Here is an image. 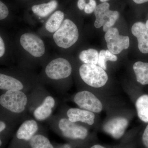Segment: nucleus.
<instances>
[{"mask_svg":"<svg viewBox=\"0 0 148 148\" xmlns=\"http://www.w3.org/2000/svg\"><path fill=\"white\" fill-rule=\"evenodd\" d=\"M131 32L137 38L140 51L143 53H148V29L145 24L142 22H136L132 26Z\"/></svg>","mask_w":148,"mask_h":148,"instance_id":"nucleus-12","label":"nucleus"},{"mask_svg":"<svg viewBox=\"0 0 148 148\" xmlns=\"http://www.w3.org/2000/svg\"><path fill=\"white\" fill-rule=\"evenodd\" d=\"M78 28L69 18H65L59 29L50 37L53 47L59 49H69L75 45L79 39Z\"/></svg>","mask_w":148,"mask_h":148,"instance_id":"nucleus-2","label":"nucleus"},{"mask_svg":"<svg viewBox=\"0 0 148 148\" xmlns=\"http://www.w3.org/2000/svg\"><path fill=\"white\" fill-rule=\"evenodd\" d=\"M135 107L138 118L141 121L148 123V94L140 95L135 101Z\"/></svg>","mask_w":148,"mask_h":148,"instance_id":"nucleus-17","label":"nucleus"},{"mask_svg":"<svg viewBox=\"0 0 148 148\" xmlns=\"http://www.w3.org/2000/svg\"><path fill=\"white\" fill-rule=\"evenodd\" d=\"M9 10L7 6L0 1V20H3L8 16Z\"/></svg>","mask_w":148,"mask_h":148,"instance_id":"nucleus-24","label":"nucleus"},{"mask_svg":"<svg viewBox=\"0 0 148 148\" xmlns=\"http://www.w3.org/2000/svg\"><path fill=\"white\" fill-rule=\"evenodd\" d=\"M38 128V124L35 120L26 121L21 125L17 130L16 138L19 140L29 141L34 136Z\"/></svg>","mask_w":148,"mask_h":148,"instance_id":"nucleus-15","label":"nucleus"},{"mask_svg":"<svg viewBox=\"0 0 148 148\" xmlns=\"http://www.w3.org/2000/svg\"><path fill=\"white\" fill-rule=\"evenodd\" d=\"M117 57L109 50H102L99 53L98 65L104 70H107V61H116Z\"/></svg>","mask_w":148,"mask_h":148,"instance_id":"nucleus-22","label":"nucleus"},{"mask_svg":"<svg viewBox=\"0 0 148 148\" xmlns=\"http://www.w3.org/2000/svg\"><path fill=\"white\" fill-rule=\"evenodd\" d=\"M74 101L80 108L94 113H99L103 110V105L100 99L88 90L78 92L74 96Z\"/></svg>","mask_w":148,"mask_h":148,"instance_id":"nucleus-7","label":"nucleus"},{"mask_svg":"<svg viewBox=\"0 0 148 148\" xmlns=\"http://www.w3.org/2000/svg\"><path fill=\"white\" fill-rule=\"evenodd\" d=\"M18 43L22 58L41 60L49 56L45 42L38 34L22 32L18 37Z\"/></svg>","mask_w":148,"mask_h":148,"instance_id":"nucleus-1","label":"nucleus"},{"mask_svg":"<svg viewBox=\"0 0 148 148\" xmlns=\"http://www.w3.org/2000/svg\"><path fill=\"white\" fill-rule=\"evenodd\" d=\"M67 115L68 119L72 122H81L90 125H92L95 122V113L84 109L76 108L69 109Z\"/></svg>","mask_w":148,"mask_h":148,"instance_id":"nucleus-13","label":"nucleus"},{"mask_svg":"<svg viewBox=\"0 0 148 148\" xmlns=\"http://www.w3.org/2000/svg\"><path fill=\"white\" fill-rule=\"evenodd\" d=\"M136 4H143L144 3L147 2L148 0H132Z\"/></svg>","mask_w":148,"mask_h":148,"instance_id":"nucleus-29","label":"nucleus"},{"mask_svg":"<svg viewBox=\"0 0 148 148\" xmlns=\"http://www.w3.org/2000/svg\"><path fill=\"white\" fill-rule=\"evenodd\" d=\"M32 148H53L49 139L42 135H34L30 140Z\"/></svg>","mask_w":148,"mask_h":148,"instance_id":"nucleus-21","label":"nucleus"},{"mask_svg":"<svg viewBox=\"0 0 148 148\" xmlns=\"http://www.w3.org/2000/svg\"><path fill=\"white\" fill-rule=\"evenodd\" d=\"M108 3H102L97 5L94 14L95 20L94 26L99 29L102 26L104 32H107L114 25L119 16L117 11L111 10Z\"/></svg>","mask_w":148,"mask_h":148,"instance_id":"nucleus-6","label":"nucleus"},{"mask_svg":"<svg viewBox=\"0 0 148 148\" xmlns=\"http://www.w3.org/2000/svg\"><path fill=\"white\" fill-rule=\"evenodd\" d=\"M97 6L96 1L95 0L89 1V2L86 3V5L84 9V12L87 14H90L94 12Z\"/></svg>","mask_w":148,"mask_h":148,"instance_id":"nucleus-23","label":"nucleus"},{"mask_svg":"<svg viewBox=\"0 0 148 148\" xmlns=\"http://www.w3.org/2000/svg\"><path fill=\"white\" fill-rule=\"evenodd\" d=\"M58 6V2L56 0H50L48 2L32 6V10L38 19L42 21L53 13Z\"/></svg>","mask_w":148,"mask_h":148,"instance_id":"nucleus-14","label":"nucleus"},{"mask_svg":"<svg viewBox=\"0 0 148 148\" xmlns=\"http://www.w3.org/2000/svg\"><path fill=\"white\" fill-rule=\"evenodd\" d=\"M129 125V121L123 116H116L106 122L103 126L106 133L115 139L121 138Z\"/></svg>","mask_w":148,"mask_h":148,"instance_id":"nucleus-11","label":"nucleus"},{"mask_svg":"<svg viewBox=\"0 0 148 148\" xmlns=\"http://www.w3.org/2000/svg\"><path fill=\"white\" fill-rule=\"evenodd\" d=\"M90 148H105L103 146L99 145H95L92 146Z\"/></svg>","mask_w":148,"mask_h":148,"instance_id":"nucleus-30","label":"nucleus"},{"mask_svg":"<svg viewBox=\"0 0 148 148\" xmlns=\"http://www.w3.org/2000/svg\"><path fill=\"white\" fill-rule=\"evenodd\" d=\"M100 1L102 3L107 2V1H108L109 0H100Z\"/></svg>","mask_w":148,"mask_h":148,"instance_id":"nucleus-31","label":"nucleus"},{"mask_svg":"<svg viewBox=\"0 0 148 148\" xmlns=\"http://www.w3.org/2000/svg\"><path fill=\"white\" fill-rule=\"evenodd\" d=\"M145 127L142 137L143 145L145 148H148V123Z\"/></svg>","mask_w":148,"mask_h":148,"instance_id":"nucleus-25","label":"nucleus"},{"mask_svg":"<svg viewBox=\"0 0 148 148\" xmlns=\"http://www.w3.org/2000/svg\"><path fill=\"white\" fill-rule=\"evenodd\" d=\"M6 126V124L4 122L0 121V133L5 129ZM2 141L0 138V147L2 145Z\"/></svg>","mask_w":148,"mask_h":148,"instance_id":"nucleus-28","label":"nucleus"},{"mask_svg":"<svg viewBox=\"0 0 148 148\" xmlns=\"http://www.w3.org/2000/svg\"><path fill=\"white\" fill-rule=\"evenodd\" d=\"M99 57L98 51L93 49L84 50L80 52L79 59L84 64L97 65Z\"/></svg>","mask_w":148,"mask_h":148,"instance_id":"nucleus-20","label":"nucleus"},{"mask_svg":"<svg viewBox=\"0 0 148 148\" xmlns=\"http://www.w3.org/2000/svg\"><path fill=\"white\" fill-rule=\"evenodd\" d=\"M136 80L142 85H148V63L138 61L133 66Z\"/></svg>","mask_w":148,"mask_h":148,"instance_id":"nucleus-19","label":"nucleus"},{"mask_svg":"<svg viewBox=\"0 0 148 148\" xmlns=\"http://www.w3.org/2000/svg\"><path fill=\"white\" fill-rule=\"evenodd\" d=\"M145 26L148 29V20H147V21H146Z\"/></svg>","mask_w":148,"mask_h":148,"instance_id":"nucleus-32","label":"nucleus"},{"mask_svg":"<svg viewBox=\"0 0 148 148\" xmlns=\"http://www.w3.org/2000/svg\"><path fill=\"white\" fill-rule=\"evenodd\" d=\"M55 104V100L53 97L47 96L45 99L42 104L35 110L34 115L35 118L38 121L47 119L51 114L52 109Z\"/></svg>","mask_w":148,"mask_h":148,"instance_id":"nucleus-16","label":"nucleus"},{"mask_svg":"<svg viewBox=\"0 0 148 148\" xmlns=\"http://www.w3.org/2000/svg\"><path fill=\"white\" fill-rule=\"evenodd\" d=\"M58 127L63 135L70 139L84 140L88 134V130L85 127L72 122L67 119L60 120Z\"/></svg>","mask_w":148,"mask_h":148,"instance_id":"nucleus-9","label":"nucleus"},{"mask_svg":"<svg viewBox=\"0 0 148 148\" xmlns=\"http://www.w3.org/2000/svg\"><path fill=\"white\" fill-rule=\"evenodd\" d=\"M85 1H86V0H85ZM89 1H92V0H89Z\"/></svg>","mask_w":148,"mask_h":148,"instance_id":"nucleus-33","label":"nucleus"},{"mask_svg":"<svg viewBox=\"0 0 148 148\" xmlns=\"http://www.w3.org/2000/svg\"><path fill=\"white\" fill-rule=\"evenodd\" d=\"M5 43L1 36H0V58L2 57L5 53Z\"/></svg>","mask_w":148,"mask_h":148,"instance_id":"nucleus-26","label":"nucleus"},{"mask_svg":"<svg viewBox=\"0 0 148 148\" xmlns=\"http://www.w3.org/2000/svg\"><path fill=\"white\" fill-rule=\"evenodd\" d=\"M27 102V95L20 90H7L0 96V105L8 110L15 113L24 112Z\"/></svg>","mask_w":148,"mask_h":148,"instance_id":"nucleus-5","label":"nucleus"},{"mask_svg":"<svg viewBox=\"0 0 148 148\" xmlns=\"http://www.w3.org/2000/svg\"><path fill=\"white\" fill-rule=\"evenodd\" d=\"M23 83L11 76L0 73V89L4 90H18L24 88Z\"/></svg>","mask_w":148,"mask_h":148,"instance_id":"nucleus-18","label":"nucleus"},{"mask_svg":"<svg viewBox=\"0 0 148 148\" xmlns=\"http://www.w3.org/2000/svg\"><path fill=\"white\" fill-rule=\"evenodd\" d=\"M79 72L83 81L94 88L103 87L108 80L105 70L97 65L83 64L80 66Z\"/></svg>","mask_w":148,"mask_h":148,"instance_id":"nucleus-4","label":"nucleus"},{"mask_svg":"<svg viewBox=\"0 0 148 148\" xmlns=\"http://www.w3.org/2000/svg\"><path fill=\"white\" fill-rule=\"evenodd\" d=\"M65 19V14L61 10L55 11L43 23L38 34L41 37H50L61 27Z\"/></svg>","mask_w":148,"mask_h":148,"instance_id":"nucleus-10","label":"nucleus"},{"mask_svg":"<svg viewBox=\"0 0 148 148\" xmlns=\"http://www.w3.org/2000/svg\"><path fill=\"white\" fill-rule=\"evenodd\" d=\"M86 4L85 0H78L77 2L78 8L80 10H84Z\"/></svg>","mask_w":148,"mask_h":148,"instance_id":"nucleus-27","label":"nucleus"},{"mask_svg":"<svg viewBox=\"0 0 148 148\" xmlns=\"http://www.w3.org/2000/svg\"><path fill=\"white\" fill-rule=\"evenodd\" d=\"M105 38L108 49L115 55L119 54L123 50L129 47V37L120 35L118 29L116 28H111L106 32Z\"/></svg>","mask_w":148,"mask_h":148,"instance_id":"nucleus-8","label":"nucleus"},{"mask_svg":"<svg viewBox=\"0 0 148 148\" xmlns=\"http://www.w3.org/2000/svg\"><path fill=\"white\" fill-rule=\"evenodd\" d=\"M49 59L45 68L46 77L52 80L65 79L71 75L73 68L67 58L56 54Z\"/></svg>","mask_w":148,"mask_h":148,"instance_id":"nucleus-3","label":"nucleus"}]
</instances>
